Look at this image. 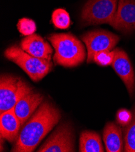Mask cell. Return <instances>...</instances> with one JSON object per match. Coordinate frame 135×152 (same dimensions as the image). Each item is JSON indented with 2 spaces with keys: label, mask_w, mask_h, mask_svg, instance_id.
Masks as SVG:
<instances>
[{
  "label": "cell",
  "mask_w": 135,
  "mask_h": 152,
  "mask_svg": "<svg viewBox=\"0 0 135 152\" xmlns=\"http://www.w3.org/2000/svg\"><path fill=\"white\" fill-rule=\"evenodd\" d=\"M61 115L49 101L42 103L23 126L12 149L13 152H32L58 123Z\"/></svg>",
  "instance_id": "obj_1"
},
{
  "label": "cell",
  "mask_w": 135,
  "mask_h": 152,
  "mask_svg": "<svg viewBox=\"0 0 135 152\" xmlns=\"http://www.w3.org/2000/svg\"><path fill=\"white\" fill-rule=\"evenodd\" d=\"M55 53L56 64L66 67H76L82 63L86 53L82 42L72 34H53L47 37Z\"/></svg>",
  "instance_id": "obj_2"
},
{
  "label": "cell",
  "mask_w": 135,
  "mask_h": 152,
  "mask_svg": "<svg viewBox=\"0 0 135 152\" xmlns=\"http://www.w3.org/2000/svg\"><path fill=\"white\" fill-rule=\"evenodd\" d=\"M4 55L8 60L21 68L35 82L41 80L53 69L51 61L34 57L24 51L17 45H13L8 48Z\"/></svg>",
  "instance_id": "obj_3"
},
{
  "label": "cell",
  "mask_w": 135,
  "mask_h": 152,
  "mask_svg": "<svg viewBox=\"0 0 135 152\" xmlns=\"http://www.w3.org/2000/svg\"><path fill=\"white\" fill-rule=\"evenodd\" d=\"M20 77L1 75L0 79V113L15 107L20 99L33 91Z\"/></svg>",
  "instance_id": "obj_4"
},
{
  "label": "cell",
  "mask_w": 135,
  "mask_h": 152,
  "mask_svg": "<svg viewBox=\"0 0 135 152\" xmlns=\"http://www.w3.org/2000/svg\"><path fill=\"white\" fill-rule=\"evenodd\" d=\"M117 4L118 0H88L82 10V22L86 25H110L115 16Z\"/></svg>",
  "instance_id": "obj_5"
},
{
  "label": "cell",
  "mask_w": 135,
  "mask_h": 152,
  "mask_svg": "<svg viewBox=\"0 0 135 152\" xmlns=\"http://www.w3.org/2000/svg\"><path fill=\"white\" fill-rule=\"evenodd\" d=\"M87 50V63L93 62L94 55L102 50H113L120 37L110 32L103 30L90 31L81 38Z\"/></svg>",
  "instance_id": "obj_6"
},
{
  "label": "cell",
  "mask_w": 135,
  "mask_h": 152,
  "mask_svg": "<svg viewBox=\"0 0 135 152\" xmlns=\"http://www.w3.org/2000/svg\"><path fill=\"white\" fill-rule=\"evenodd\" d=\"M38 151H74V137L72 126L67 123H61L38 149Z\"/></svg>",
  "instance_id": "obj_7"
},
{
  "label": "cell",
  "mask_w": 135,
  "mask_h": 152,
  "mask_svg": "<svg viewBox=\"0 0 135 152\" xmlns=\"http://www.w3.org/2000/svg\"><path fill=\"white\" fill-rule=\"evenodd\" d=\"M110 26L126 34L135 30V0H119L115 16Z\"/></svg>",
  "instance_id": "obj_8"
},
{
  "label": "cell",
  "mask_w": 135,
  "mask_h": 152,
  "mask_svg": "<svg viewBox=\"0 0 135 152\" xmlns=\"http://www.w3.org/2000/svg\"><path fill=\"white\" fill-rule=\"evenodd\" d=\"M115 57L112 67L124 82L129 95L132 96L135 89L134 70L127 53L121 49H114Z\"/></svg>",
  "instance_id": "obj_9"
},
{
  "label": "cell",
  "mask_w": 135,
  "mask_h": 152,
  "mask_svg": "<svg viewBox=\"0 0 135 152\" xmlns=\"http://www.w3.org/2000/svg\"><path fill=\"white\" fill-rule=\"evenodd\" d=\"M43 96L34 90L21 97L14 107V111L19 119L21 127L25 124L43 101Z\"/></svg>",
  "instance_id": "obj_10"
},
{
  "label": "cell",
  "mask_w": 135,
  "mask_h": 152,
  "mask_svg": "<svg viewBox=\"0 0 135 152\" xmlns=\"http://www.w3.org/2000/svg\"><path fill=\"white\" fill-rule=\"evenodd\" d=\"M20 46L24 51L34 57L51 61L53 49L39 35L34 34L27 36L21 41Z\"/></svg>",
  "instance_id": "obj_11"
},
{
  "label": "cell",
  "mask_w": 135,
  "mask_h": 152,
  "mask_svg": "<svg viewBox=\"0 0 135 152\" xmlns=\"http://www.w3.org/2000/svg\"><path fill=\"white\" fill-rule=\"evenodd\" d=\"M21 123L14 111V107L0 113V132L1 137L10 142L17 141Z\"/></svg>",
  "instance_id": "obj_12"
},
{
  "label": "cell",
  "mask_w": 135,
  "mask_h": 152,
  "mask_svg": "<svg viewBox=\"0 0 135 152\" xmlns=\"http://www.w3.org/2000/svg\"><path fill=\"white\" fill-rule=\"evenodd\" d=\"M103 140L107 152H121L124 150V138L121 128L113 122L108 123L103 132Z\"/></svg>",
  "instance_id": "obj_13"
},
{
  "label": "cell",
  "mask_w": 135,
  "mask_h": 152,
  "mask_svg": "<svg viewBox=\"0 0 135 152\" xmlns=\"http://www.w3.org/2000/svg\"><path fill=\"white\" fill-rule=\"evenodd\" d=\"M79 151L81 152L104 151L99 134L93 131L82 132L80 138Z\"/></svg>",
  "instance_id": "obj_14"
},
{
  "label": "cell",
  "mask_w": 135,
  "mask_h": 152,
  "mask_svg": "<svg viewBox=\"0 0 135 152\" xmlns=\"http://www.w3.org/2000/svg\"><path fill=\"white\" fill-rule=\"evenodd\" d=\"M131 113V120L123 128L124 150L126 152H135V104Z\"/></svg>",
  "instance_id": "obj_15"
},
{
  "label": "cell",
  "mask_w": 135,
  "mask_h": 152,
  "mask_svg": "<svg viewBox=\"0 0 135 152\" xmlns=\"http://www.w3.org/2000/svg\"><path fill=\"white\" fill-rule=\"evenodd\" d=\"M52 23L55 27L60 29H67L70 25L69 13L63 9H58L53 11L52 15Z\"/></svg>",
  "instance_id": "obj_16"
},
{
  "label": "cell",
  "mask_w": 135,
  "mask_h": 152,
  "mask_svg": "<svg viewBox=\"0 0 135 152\" xmlns=\"http://www.w3.org/2000/svg\"><path fill=\"white\" fill-rule=\"evenodd\" d=\"M114 57V49L113 50H102L94 55L93 62L101 66H108L112 64Z\"/></svg>",
  "instance_id": "obj_17"
},
{
  "label": "cell",
  "mask_w": 135,
  "mask_h": 152,
  "mask_svg": "<svg viewBox=\"0 0 135 152\" xmlns=\"http://www.w3.org/2000/svg\"><path fill=\"white\" fill-rule=\"evenodd\" d=\"M17 28L21 34L27 37L33 35L36 30V26L34 21L26 18H23L18 21Z\"/></svg>",
  "instance_id": "obj_18"
},
{
  "label": "cell",
  "mask_w": 135,
  "mask_h": 152,
  "mask_svg": "<svg viewBox=\"0 0 135 152\" xmlns=\"http://www.w3.org/2000/svg\"><path fill=\"white\" fill-rule=\"evenodd\" d=\"M132 113L126 109L119 110L116 114V119L117 122L122 126H127L131 120Z\"/></svg>",
  "instance_id": "obj_19"
}]
</instances>
